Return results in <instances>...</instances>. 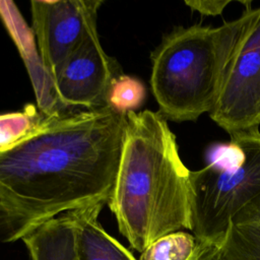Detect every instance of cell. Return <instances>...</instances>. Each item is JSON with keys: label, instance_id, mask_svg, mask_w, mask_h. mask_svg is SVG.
<instances>
[{"label": "cell", "instance_id": "obj_6", "mask_svg": "<svg viewBox=\"0 0 260 260\" xmlns=\"http://www.w3.org/2000/svg\"><path fill=\"white\" fill-rule=\"evenodd\" d=\"M118 70V64L105 52L94 24L50 81L64 108L95 110L108 106L110 87L121 74Z\"/></svg>", "mask_w": 260, "mask_h": 260}, {"label": "cell", "instance_id": "obj_7", "mask_svg": "<svg viewBox=\"0 0 260 260\" xmlns=\"http://www.w3.org/2000/svg\"><path fill=\"white\" fill-rule=\"evenodd\" d=\"M100 0H34L31 28L42 67L51 80L56 71L96 24Z\"/></svg>", "mask_w": 260, "mask_h": 260}, {"label": "cell", "instance_id": "obj_15", "mask_svg": "<svg viewBox=\"0 0 260 260\" xmlns=\"http://www.w3.org/2000/svg\"><path fill=\"white\" fill-rule=\"evenodd\" d=\"M190 260H216L211 244L198 242L197 250Z\"/></svg>", "mask_w": 260, "mask_h": 260}, {"label": "cell", "instance_id": "obj_10", "mask_svg": "<svg viewBox=\"0 0 260 260\" xmlns=\"http://www.w3.org/2000/svg\"><path fill=\"white\" fill-rule=\"evenodd\" d=\"M212 247L216 260H260V208L234 218Z\"/></svg>", "mask_w": 260, "mask_h": 260}, {"label": "cell", "instance_id": "obj_8", "mask_svg": "<svg viewBox=\"0 0 260 260\" xmlns=\"http://www.w3.org/2000/svg\"><path fill=\"white\" fill-rule=\"evenodd\" d=\"M105 204L68 212L74 225L75 260H138L99 221Z\"/></svg>", "mask_w": 260, "mask_h": 260}, {"label": "cell", "instance_id": "obj_11", "mask_svg": "<svg viewBox=\"0 0 260 260\" xmlns=\"http://www.w3.org/2000/svg\"><path fill=\"white\" fill-rule=\"evenodd\" d=\"M197 246L198 241L194 235L177 231L149 244L140 253L138 260H190Z\"/></svg>", "mask_w": 260, "mask_h": 260}, {"label": "cell", "instance_id": "obj_2", "mask_svg": "<svg viewBox=\"0 0 260 260\" xmlns=\"http://www.w3.org/2000/svg\"><path fill=\"white\" fill-rule=\"evenodd\" d=\"M107 204L122 236L140 253L165 235L191 230V171L159 112L125 114L119 165Z\"/></svg>", "mask_w": 260, "mask_h": 260}, {"label": "cell", "instance_id": "obj_14", "mask_svg": "<svg viewBox=\"0 0 260 260\" xmlns=\"http://www.w3.org/2000/svg\"><path fill=\"white\" fill-rule=\"evenodd\" d=\"M232 3L231 0H193L185 1V4L192 10L198 11L204 16H216L221 15L223 9Z\"/></svg>", "mask_w": 260, "mask_h": 260}, {"label": "cell", "instance_id": "obj_1", "mask_svg": "<svg viewBox=\"0 0 260 260\" xmlns=\"http://www.w3.org/2000/svg\"><path fill=\"white\" fill-rule=\"evenodd\" d=\"M125 114L54 110L0 148V241L12 243L61 214L107 204L119 165Z\"/></svg>", "mask_w": 260, "mask_h": 260}, {"label": "cell", "instance_id": "obj_13", "mask_svg": "<svg viewBox=\"0 0 260 260\" xmlns=\"http://www.w3.org/2000/svg\"><path fill=\"white\" fill-rule=\"evenodd\" d=\"M145 96L146 89L142 81L121 73L114 79L110 87L107 105L117 112L126 114L135 112L143 104Z\"/></svg>", "mask_w": 260, "mask_h": 260}, {"label": "cell", "instance_id": "obj_9", "mask_svg": "<svg viewBox=\"0 0 260 260\" xmlns=\"http://www.w3.org/2000/svg\"><path fill=\"white\" fill-rule=\"evenodd\" d=\"M30 260H75V233L69 213L52 218L22 238Z\"/></svg>", "mask_w": 260, "mask_h": 260}, {"label": "cell", "instance_id": "obj_4", "mask_svg": "<svg viewBox=\"0 0 260 260\" xmlns=\"http://www.w3.org/2000/svg\"><path fill=\"white\" fill-rule=\"evenodd\" d=\"M260 208V132L231 135L210 150L209 162L191 171V232L198 242L218 243L231 221Z\"/></svg>", "mask_w": 260, "mask_h": 260}, {"label": "cell", "instance_id": "obj_3", "mask_svg": "<svg viewBox=\"0 0 260 260\" xmlns=\"http://www.w3.org/2000/svg\"><path fill=\"white\" fill-rule=\"evenodd\" d=\"M254 15L250 7L219 26H176L164 37L151 54L150 85L167 120L194 121L209 114Z\"/></svg>", "mask_w": 260, "mask_h": 260}, {"label": "cell", "instance_id": "obj_5", "mask_svg": "<svg viewBox=\"0 0 260 260\" xmlns=\"http://www.w3.org/2000/svg\"><path fill=\"white\" fill-rule=\"evenodd\" d=\"M209 116L230 136L260 125V7L230 62Z\"/></svg>", "mask_w": 260, "mask_h": 260}, {"label": "cell", "instance_id": "obj_12", "mask_svg": "<svg viewBox=\"0 0 260 260\" xmlns=\"http://www.w3.org/2000/svg\"><path fill=\"white\" fill-rule=\"evenodd\" d=\"M35 105L28 104L21 111L0 114V148L11 145L32 131L45 118Z\"/></svg>", "mask_w": 260, "mask_h": 260}]
</instances>
